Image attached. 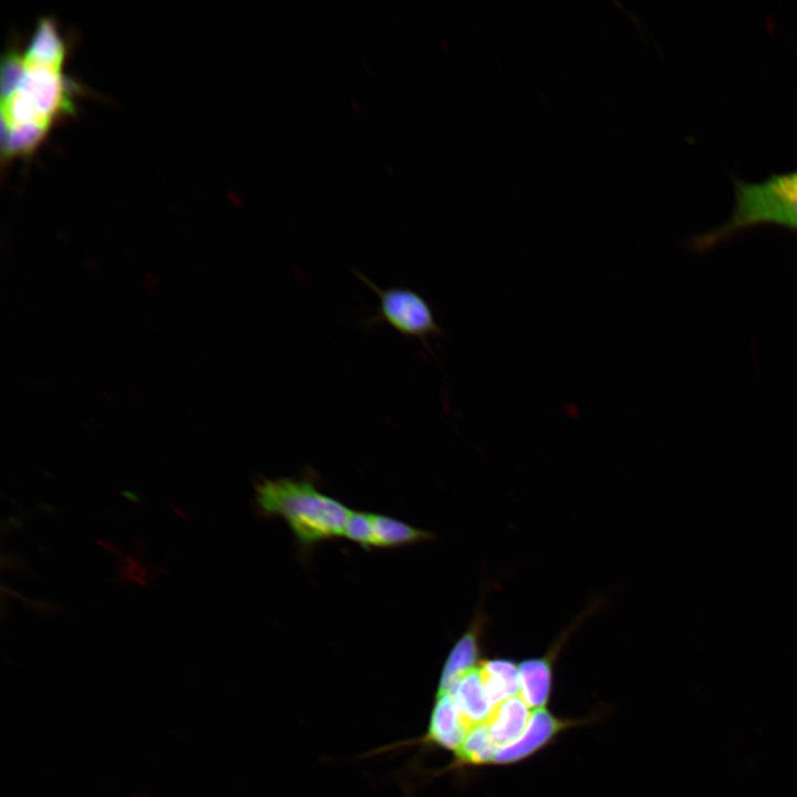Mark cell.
Listing matches in <instances>:
<instances>
[{"mask_svg": "<svg viewBox=\"0 0 797 797\" xmlns=\"http://www.w3.org/2000/svg\"><path fill=\"white\" fill-rule=\"evenodd\" d=\"M65 48L54 24L41 20L23 53L10 52L2 63V151L32 153L54 122L73 107L63 74Z\"/></svg>", "mask_w": 797, "mask_h": 797, "instance_id": "1", "label": "cell"}, {"mask_svg": "<svg viewBox=\"0 0 797 797\" xmlns=\"http://www.w3.org/2000/svg\"><path fill=\"white\" fill-rule=\"evenodd\" d=\"M734 205L726 220L694 235L686 247L707 253L735 236L758 226H778L797 234V169L773 173L760 182L731 177Z\"/></svg>", "mask_w": 797, "mask_h": 797, "instance_id": "2", "label": "cell"}, {"mask_svg": "<svg viewBox=\"0 0 797 797\" xmlns=\"http://www.w3.org/2000/svg\"><path fill=\"white\" fill-rule=\"evenodd\" d=\"M256 504L260 514L281 517L303 548L343 536L351 513L310 478H263L256 484Z\"/></svg>", "mask_w": 797, "mask_h": 797, "instance_id": "3", "label": "cell"}, {"mask_svg": "<svg viewBox=\"0 0 797 797\" xmlns=\"http://www.w3.org/2000/svg\"><path fill=\"white\" fill-rule=\"evenodd\" d=\"M352 271L379 299L375 312L363 324H386L402 337L420 341L431 352L429 340L444 335V331L427 300L407 287L380 288L356 269Z\"/></svg>", "mask_w": 797, "mask_h": 797, "instance_id": "4", "label": "cell"}, {"mask_svg": "<svg viewBox=\"0 0 797 797\" xmlns=\"http://www.w3.org/2000/svg\"><path fill=\"white\" fill-rule=\"evenodd\" d=\"M596 715L581 720L567 718L556 715L548 708L531 712L524 732L513 742L497 748L493 766H509L525 762L553 743L563 732L590 724Z\"/></svg>", "mask_w": 797, "mask_h": 797, "instance_id": "5", "label": "cell"}, {"mask_svg": "<svg viewBox=\"0 0 797 797\" xmlns=\"http://www.w3.org/2000/svg\"><path fill=\"white\" fill-rule=\"evenodd\" d=\"M581 620L582 618L578 619L571 627L565 630L544 655L527 658L518 663V695L530 710L547 708L552 693L553 671L557 658Z\"/></svg>", "mask_w": 797, "mask_h": 797, "instance_id": "6", "label": "cell"}, {"mask_svg": "<svg viewBox=\"0 0 797 797\" xmlns=\"http://www.w3.org/2000/svg\"><path fill=\"white\" fill-rule=\"evenodd\" d=\"M487 618L476 612L467 630L451 649L438 680L437 691H444L482 662V639Z\"/></svg>", "mask_w": 797, "mask_h": 797, "instance_id": "7", "label": "cell"}, {"mask_svg": "<svg viewBox=\"0 0 797 797\" xmlns=\"http://www.w3.org/2000/svg\"><path fill=\"white\" fill-rule=\"evenodd\" d=\"M468 728L447 692H436L425 734L417 739L423 746L438 747L453 754L462 745Z\"/></svg>", "mask_w": 797, "mask_h": 797, "instance_id": "8", "label": "cell"}, {"mask_svg": "<svg viewBox=\"0 0 797 797\" xmlns=\"http://www.w3.org/2000/svg\"><path fill=\"white\" fill-rule=\"evenodd\" d=\"M447 692L464 724L468 728L487 723L493 707L490 706L482 684L478 666L444 691Z\"/></svg>", "mask_w": 797, "mask_h": 797, "instance_id": "9", "label": "cell"}, {"mask_svg": "<svg viewBox=\"0 0 797 797\" xmlns=\"http://www.w3.org/2000/svg\"><path fill=\"white\" fill-rule=\"evenodd\" d=\"M478 672L485 695L494 708L519 693L518 663L510 658L483 659Z\"/></svg>", "mask_w": 797, "mask_h": 797, "instance_id": "10", "label": "cell"}, {"mask_svg": "<svg viewBox=\"0 0 797 797\" xmlns=\"http://www.w3.org/2000/svg\"><path fill=\"white\" fill-rule=\"evenodd\" d=\"M530 715L531 710L518 694L496 705L486 723L493 741L499 747L516 739Z\"/></svg>", "mask_w": 797, "mask_h": 797, "instance_id": "11", "label": "cell"}, {"mask_svg": "<svg viewBox=\"0 0 797 797\" xmlns=\"http://www.w3.org/2000/svg\"><path fill=\"white\" fill-rule=\"evenodd\" d=\"M497 748L486 723L472 727L445 772L488 766Z\"/></svg>", "mask_w": 797, "mask_h": 797, "instance_id": "12", "label": "cell"}, {"mask_svg": "<svg viewBox=\"0 0 797 797\" xmlns=\"http://www.w3.org/2000/svg\"><path fill=\"white\" fill-rule=\"evenodd\" d=\"M372 548L400 547L433 538L428 531L382 514L372 513Z\"/></svg>", "mask_w": 797, "mask_h": 797, "instance_id": "13", "label": "cell"}, {"mask_svg": "<svg viewBox=\"0 0 797 797\" xmlns=\"http://www.w3.org/2000/svg\"><path fill=\"white\" fill-rule=\"evenodd\" d=\"M343 536L365 550L372 549V513L351 510L344 525Z\"/></svg>", "mask_w": 797, "mask_h": 797, "instance_id": "14", "label": "cell"}, {"mask_svg": "<svg viewBox=\"0 0 797 797\" xmlns=\"http://www.w3.org/2000/svg\"><path fill=\"white\" fill-rule=\"evenodd\" d=\"M121 495H122L125 499L130 500L131 503H138V501H139V497H138L137 494H135L134 491H131V490H122V491H121Z\"/></svg>", "mask_w": 797, "mask_h": 797, "instance_id": "15", "label": "cell"}, {"mask_svg": "<svg viewBox=\"0 0 797 797\" xmlns=\"http://www.w3.org/2000/svg\"><path fill=\"white\" fill-rule=\"evenodd\" d=\"M132 797H152V796L146 793H138V794L133 795Z\"/></svg>", "mask_w": 797, "mask_h": 797, "instance_id": "16", "label": "cell"}]
</instances>
